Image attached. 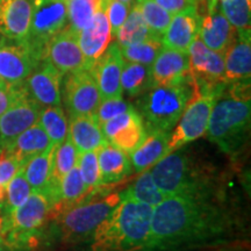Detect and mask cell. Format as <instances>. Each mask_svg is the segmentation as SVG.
Segmentation results:
<instances>
[{
	"label": "cell",
	"mask_w": 251,
	"mask_h": 251,
	"mask_svg": "<svg viewBox=\"0 0 251 251\" xmlns=\"http://www.w3.org/2000/svg\"><path fill=\"white\" fill-rule=\"evenodd\" d=\"M234 221L213 190L165 197L153 207L142 251H185L225 242Z\"/></svg>",
	"instance_id": "cell-1"
},
{
	"label": "cell",
	"mask_w": 251,
	"mask_h": 251,
	"mask_svg": "<svg viewBox=\"0 0 251 251\" xmlns=\"http://www.w3.org/2000/svg\"><path fill=\"white\" fill-rule=\"evenodd\" d=\"M227 85V84H226ZM213 106L206 137L227 155L236 153L250 130V80L229 83Z\"/></svg>",
	"instance_id": "cell-2"
},
{
	"label": "cell",
	"mask_w": 251,
	"mask_h": 251,
	"mask_svg": "<svg viewBox=\"0 0 251 251\" xmlns=\"http://www.w3.org/2000/svg\"><path fill=\"white\" fill-rule=\"evenodd\" d=\"M153 207L121 199L92 235V251H142L150 236Z\"/></svg>",
	"instance_id": "cell-3"
},
{
	"label": "cell",
	"mask_w": 251,
	"mask_h": 251,
	"mask_svg": "<svg viewBox=\"0 0 251 251\" xmlns=\"http://www.w3.org/2000/svg\"><path fill=\"white\" fill-rule=\"evenodd\" d=\"M194 92L190 76L180 84L153 86L139 100V112L147 133L170 131L179 120Z\"/></svg>",
	"instance_id": "cell-4"
},
{
	"label": "cell",
	"mask_w": 251,
	"mask_h": 251,
	"mask_svg": "<svg viewBox=\"0 0 251 251\" xmlns=\"http://www.w3.org/2000/svg\"><path fill=\"white\" fill-rule=\"evenodd\" d=\"M150 172L164 197L213 190L208 176L200 170L186 150L181 148L163 157L152 165Z\"/></svg>",
	"instance_id": "cell-5"
},
{
	"label": "cell",
	"mask_w": 251,
	"mask_h": 251,
	"mask_svg": "<svg viewBox=\"0 0 251 251\" xmlns=\"http://www.w3.org/2000/svg\"><path fill=\"white\" fill-rule=\"evenodd\" d=\"M121 201L120 193H112L103 198H91L90 201L79 202L62 213L59 229L63 240L77 243L92 237L97 227L101 224Z\"/></svg>",
	"instance_id": "cell-6"
},
{
	"label": "cell",
	"mask_w": 251,
	"mask_h": 251,
	"mask_svg": "<svg viewBox=\"0 0 251 251\" xmlns=\"http://www.w3.org/2000/svg\"><path fill=\"white\" fill-rule=\"evenodd\" d=\"M225 86L199 89L194 84L193 96L175 126L174 133L170 135L169 152L183 148L185 144L193 142L205 135L213 106Z\"/></svg>",
	"instance_id": "cell-7"
},
{
	"label": "cell",
	"mask_w": 251,
	"mask_h": 251,
	"mask_svg": "<svg viewBox=\"0 0 251 251\" xmlns=\"http://www.w3.org/2000/svg\"><path fill=\"white\" fill-rule=\"evenodd\" d=\"M68 25V0H31V19L26 43L42 61L47 43Z\"/></svg>",
	"instance_id": "cell-8"
},
{
	"label": "cell",
	"mask_w": 251,
	"mask_h": 251,
	"mask_svg": "<svg viewBox=\"0 0 251 251\" xmlns=\"http://www.w3.org/2000/svg\"><path fill=\"white\" fill-rule=\"evenodd\" d=\"M63 86V101L71 118L96 114L101 99L92 72L83 69L68 74Z\"/></svg>",
	"instance_id": "cell-9"
},
{
	"label": "cell",
	"mask_w": 251,
	"mask_h": 251,
	"mask_svg": "<svg viewBox=\"0 0 251 251\" xmlns=\"http://www.w3.org/2000/svg\"><path fill=\"white\" fill-rule=\"evenodd\" d=\"M188 76L199 89L226 85L224 55L208 49L199 36L188 49Z\"/></svg>",
	"instance_id": "cell-10"
},
{
	"label": "cell",
	"mask_w": 251,
	"mask_h": 251,
	"mask_svg": "<svg viewBox=\"0 0 251 251\" xmlns=\"http://www.w3.org/2000/svg\"><path fill=\"white\" fill-rule=\"evenodd\" d=\"M43 59H47L62 75L83 69L89 70L86 59L78 43V34L68 25L47 43Z\"/></svg>",
	"instance_id": "cell-11"
},
{
	"label": "cell",
	"mask_w": 251,
	"mask_h": 251,
	"mask_svg": "<svg viewBox=\"0 0 251 251\" xmlns=\"http://www.w3.org/2000/svg\"><path fill=\"white\" fill-rule=\"evenodd\" d=\"M101 131L107 142L129 155L148 136L142 118L134 107L102 124Z\"/></svg>",
	"instance_id": "cell-12"
},
{
	"label": "cell",
	"mask_w": 251,
	"mask_h": 251,
	"mask_svg": "<svg viewBox=\"0 0 251 251\" xmlns=\"http://www.w3.org/2000/svg\"><path fill=\"white\" fill-rule=\"evenodd\" d=\"M42 109L25 89L13 105L0 117V148H6L19 135L35 125Z\"/></svg>",
	"instance_id": "cell-13"
},
{
	"label": "cell",
	"mask_w": 251,
	"mask_h": 251,
	"mask_svg": "<svg viewBox=\"0 0 251 251\" xmlns=\"http://www.w3.org/2000/svg\"><path fill=\"white\" fill-rule=\"evenodd\" d=\"M63 75L47 59H42L25 80L28 96L42 108L61 106Z\"/></svg>",
	"instance_id": "cell-14"
},
{
	"label": "cell",
	"mask_w": 251,
	"mask_h": 251,
	"mask_svg": "<svg viewBox=\"0 0 251 251\" xmlns=\"http://www.w3.org/2000/svg\"><path fill=\"white\" fill-rule=\"evenodd\" d=\"M39 62L25 42H0V80L21 85Z\"/></svg>",
	"instance_id": "cell-15"
},
{
	"label": "cell",
	"mask_w": 251,
	"mask_h": 251,
	"mask_svg": "<svg viewBox=\"0 0 251 251\" xmlns=\"http://www.w3.org/2000/svg\"><path fill=\"white\" fill-rule=\"evenodd\" d=\"M125 59L118 42H113L90 69L98 85L100 99L122 98L121 71Z\"/></svg>",
	"instance_id": "cell-16"
},
{
	"label": "cell",
	"mask_w": 251,
	"mask_h": 251,
	"mask_svg": "<svg viewBox=\"0 0 251 251\" xmlns=\"http://www.w3.org/2000/svg\"><path fill=\"white\" fill-rule=\"evenodd\" d=\"M112 39L111 25L106 14V0L100 5L90 23L78 33V43L86 59L89 70L109 46Z\"/></svg>",
	"instance_id": "cell-17"
},
{
	"label": "cell",
	"mask_w": 251,
	"mask_h": 251,
	"mask_svg": "<svg viewBox=\"0 0 251 251\" xmlns=\"http://www.w3.org/2000/svg\"><path fill=\"white\" fill-rule=\"evenodd\" d=\"M188 65V52L163 47L150 67L151 87L183 83L187 79Z\"/></svg>",
	"instance_id": "cell-18"
},
{
	"label": "cell",
	"mask_w": 251,
	"mask_h": 251,
	"mask_svg": "<svg viewBox=\"0 0 251 251\" xmlns=\"http://www.w3.org/2000/svg\"><path fill=\"white\" fill-rule=\"evenodd\" d=\"M225 81L250 80L251 76V39L250 30H236L233 40L224 54Z\"/></svg>",
	"instance_id": "cell-19"
},
{
	"label": "cell",
	"mask_w": 251,
	"mask_h": 251,
	"mask_svg": "<svg viewBox=\"0 0 251 251\" xmlns=\"http://www.w3.org/2000/svg\"><path fill=\"white\" fill-rule=\"evenodd\" d=\"M30 19L31 0H0V34L6 40L25 42Z\"/></svg>",
	"instance_id": "cell-20"
},
{
	"label": "cell",
	"mask_w": 251,
	"mask_h": 251,
	"mask_svg": "<svg viewBox=\"0 0 251 251\" xmlns=\"http://www.w3.org/2000/svg\"><path fill=\"white\" fill-rule=\"evenodd\" d=\"M201 18L197 8L174 14L161 39L163 47L188 52L193 41L199 35Z\"/></svg>",
	"instance_id": "cell-21"
},
{
	"label": "cell",
	"mask_w": 251,
	"mask_h": 251,
	"mask_svg": "<svg viewBox=\"0 0 251 251\" xmlns=\"http://www.w3.org/2000/svg\"><path fill=\"white\" fill-rule=\"evenodd\" d=\"M236 30L218 6L214 11L207 12L205 17L201 18L198 36L207 48L224 55Z\"/></svg>",
	"instance_id": "cell-22"
},
{
	"label": "cell",
	"mask_w": 251,
	"mask_h": 251,
	"mask_svg": "<svg viewBox=\"0 0 251 251\" xmlns=\"http://www.w3.org/2000/svg\"><path fill=\"white\" fill-rule=\"evenodd\" d=\"M50 144L51 141L37 121L35 125L21 133L17 139H14L6 148L1 150L2 153L14 158L24 166L34 156L45 151Z\"/></svg>",
	"instance_id": "cell-23"
},
{
	"label": "cell",
	"mask_w": 251,
	"mask_h": 251,
	"mask_svg": "<svg viewBox=\"0 0 251 251\" xmlns=\"http://www.w3.org/2000/svg\"><path fill=\"white\" fill-rule=\"evenodd\" d=\"M97 151L101 185H109L125 179L131 174V164L128 153L122 151L106 141Z\"/></svg>",
	"instance_id": "cell-24"
},
{
	"label": "cell",
	"mask_w": 251,
	"mask_h": 251,
	"mask_svg": "<svg viewBox=\"0 0 251 251\" xmlns=\"http://www.w3.org/2000/svg\"><path fill=\"white\" fill-rule=\"evenodd\" d=\"M170 135L169 131H153L148 134L144 142L130 153V164L135 172L141 174L148 170L168 155Z\"/></svg>",
	"instance_id": "cell-25"
},
{
	"label": "cell",
	"mask_w": 251,
	"mask_h": 251,
	"mask_svg": "<svg viewBox=\"0 0 251 251\" xmlns=\"http://www.w3.org/2000/svg\"><path fill=\"white\" fill-rule=\"evenodd\" d=\"M69 133L78 153L97 150L106 142L96 114L71 118Z\"/></svg>",
	"instance_id": "cell-26"
},
{
	"label": "cell",
	"mask_w": 251,
	"mask_h": 251,
	"mask_svg": "<svg viewBox=\"0 0 251 251\" xmlns=\"http://www.w3.org/2000/svg\"><path fill=\"white\" fill-rule=\"evenodd\" d=\"M57 144L51 143L45 151L34 156L30 161L24 165L23 171L25 177L30 185L33 192L47 191L52 174L54 153Z\"/></svg>",
	"instance_id": "cell-27"
},
{
	"label": "cell",
	"mask_w": 251,
	"mask_h": 251,
	"mask_svg": "<svg viewBox=\"0 0 251 251\" xmlns=\"http://www.w3.org/2000/svg\"><path fill=\"white\" fill-rule=\"evenodd\" d=\"M152 37L151 31L147 26L142 13H141L139 4L137 2L133 4L127 19L122 24V26L119 28L117 35L114 37V39H117L119 47L131 46L135 43L142 42V41L152 39Z\"/></svg>",
	"instance_id": "cell-28"
},
{
	"label": "cell",
	"mask_w": 251,
	"mask_h": 251,
	"mask_svg": "<svg viewBox=\"0 0 251 251\" xmlns=\"http://www.w3.org/2000/svg\"><path fill=\"white\" fill-rule=\"evenodd\" d=\"M121 199L131 200L135 202L146 203L151 207H155L164 199L159 188L156 186L155 181L151 177L150 169L141 172V176L130 185L127 190L121 192Z\"/></svg>",
	"instance_id": "cell-29"
},
{
	"label": "cell",
	"mask_w": 251,
	"mask_h": 251,
	"mask_svg": "<svg viewBox=\"0 0 251 251\" xmlns=\"http://www.w3.org/2000/svg\"><path fill=\"white\" fill-rule=\"evenodd\" d=\"M121 87L128 96L136 97L151 87L150 67L140 63L126 62L121 71Z\"/></svg>",
	"instance_id": "cell-30"
},
{
	"label": "cell",
	"mask_w": 251,
	"mask_h": 251,
	"mask_svg": "<svg viewBox=\"0 0 251 251\" xmlns=\"http://www.w3.org/2000/svg\"><path fill=\"white\" fill-rule=\"evenodd\" d=\"M39 124L42 126L51 143L54 144L62 143L69 134L68 119L61 106L43 108Z\"/></svg>",
	"instance_id": "cell-31"
},
{
	"label": "cell",
	"mask_w": 251,
	"mask_h": 251,
	"mask_svg": "<svg viewBox=\"0 0 251 251\" xmlns=\"http://www.w3.org/2000/svg\"><path fill=\"white\" fill-rule=\"evenodd\" d=\"M136 2L140 6L141 13L152 36L161 40L170 24L172 14L157 4L155 0H136Z\"/></svg>",
	"instance_id": "cell-32"
},
{
	"label": "cell",
	"mask_w": 251,
	"mask_h": 251,
	"mask_svg": "<svg viewBox=\"0 0 251 251\" xmlns=\"http://www.w3.org/2000/svg\"><path fill=\"white\" fill-rule=\"evenodd\" d=\"M219 9L235 29L250 30L251 0H224L218 4Z\"/></svg>",
	"instance_id": "cell-33"
},
{
	"label": "cell",
	"mask_w": 251,
	"mask_h": 251,
	"mask_svg": "<svg viewBox=\"0 0 251 251\" xmlns=\"http://www.w3.org/2000/svg\"><path fill=\"white\" fill-rule=\"evenodd\" d=\"M162 48V41L152 37V39L142 41L135 45L120 47V50L126 62L140 63V64L151 67Z\"/></svg>",
	"instance_id": "cell-34"
},
{
	"label": "cell",
	"mask_w": 251,
	"mask_h": 251,
	"mask_svg": "<svg viewBox=\"0 0 251 251\" xmlns=\"http://www.w3.org/2000/svg\"><path fill=\"white\" fill-rule=\"evenodd\" d=\"M100 0H68V26L78 34L90 23Z\"/></svg>",
	"instance_id": "cell-35"
},
{
	"label": "cell",
	"mask_w": 251,
	"mask_h": 251,
	"mask_svg": "<svg viewBox=\"0 0 251 251\" xmlns=\"http://www.w3.org/2000/svg\"><path fill=\"white\" fill-rule=\"evenodd\" d=\"M31 187L25 177L23 169L6 184V198H5V211L9 214L13 209L26 201L30 196Z\"/></svg>",
	"instance_id": "cell-36"
},
{
	"label": "cell",
	"mask_w": 251,
	"mask_h": 251,
	"mask_svg": "<svg viewBox=\"0 0 251 251\" xmlns=\"http://www.w3.org/2000/svg\"><path fill=\"white\" fill-rule=\"evenodd\" d=\"M77 165L79 169L81 179L86 185V187L91 192L99 190L101 186V180H100V170L96 150L78 153Z\"/></svg>",
	"instance_id": "cell-37"
},
{
	"label": "cell",
	"mask_w": 251,
	"mask_h": 251,
	"mask_svg": "<svg viewBox=\"0 0 251 251\" xmlns=\"http://www.w3.org/2000/svg\"><path fill=\"white\" fill-rule=\"evenodd\" d=\"M131 108H133V106L127 101H125L122 98L101 100L96 111V117L100 126H101L106 121L118 117V115L122 114V113L128 112Z\"/></svg>",
	"instance_id": "cell-38"
},
{
	"label": "cell",
	"mask_w": 251,
	"mask_h": 251,
	"mask_svg": "<svg viewBox=\"0 0 251 251\" xmlns=\"http://www.w3.org/2000/svg\"><path fill=\"white\" fill-rule=\"evenodd\" d=\"M133 5L125 4L119 0H106V14H107L109 25H111L112 36L115 37L119 28L122 26L127 19Z\"/></svg>",
	"instance_id": "cell-39"
},
{
	"label": "cell",
	"mask_w": 251,
	"mask_h": 251,
	"mask_svg": "<svg viewBox=\"0 0 251 251\" xmlns=\"http://www.w3.org/2000/svg\"><path fill=\"white\" fill-rule=\"evenodd\" d=\"M24 84L11 85V84L0 80V117L13 105L15 100L24 93Z\"/></svg>",
	"instance_id": "cell-40"
},
{
	"label": "cell",
	"mask_w": 251,
	"mask_h": 251,
	"mask_svg": "<svg viewBox=\"0 0 251 251\" xmlns=\"http://www.w3.org/2000/svg\"><path fill=\"white\" fill-rule=\"evenodd\" d=\"M24 166L14 158L1 152L0 155V185H6Z\"/></svg>",
	"instance_id": "cell-41"
},
{
	"label": "cell",
	"mask_w": 251,
	"mask_h": 251,
	"mask_svg": "<svg viewBox=\"0 0 251 251\" xmlns=\"http://www.w3.org/2000/svg\"><path fill=\"white\" fill-rule=\"evenodd\" d=\"M155 1L170 14H176L191 8L199 9V5L203 0H155Z\"/></svg>",
	"instance_id": "cell-42"
},
{
	"label": "cell",
	"mask_w": 251,
	"mask_h": 251,
	"mask_svg": "<svg viewBox=\"0 0 251 251\" xmlns=\"http://www.w3.org/2000/svg\"><path fill=\"white\" fill-rule=\"evenodd\" d=\"M6 230H7V218L0 216V237H4Z\"/></svg>",
	"instance_id": "cell-43"
},
{
	"label": "cell",
	"mask_w": 251,
	"mask_h": 251,
	"mask_svg": "<svg viewBox=\"0 0 251 251\" xmlns=\"http://www.w3.org/2000/svg\"><path fill=\"white\" fill-rule=\"evenodd\" d=\"M214 251H249L247 248L243 247H226V248H220Z\"/></svg>",
	"instance_id": "cell-44"
},
{
	"label": "cell",
	"mask_w": 251,
	"mask_h": 251,
	"mask_svg": "<svg viewBox=\"0 0 251 251\" xmlns=\"http://www.w3.org/2000/svg\"><path fill=\"white\" fill-rule=\"evenodd\" d=\"M0 251H14L11 248V246L4 240V237H0Z\"/></svg>",
	"instance_id": "cell-45"
},
{
	"label": "cell",
	"mask_w": 251,
	"mask_h": 251,
	"mask_svg": "<svg viewBox=\"0 0 251 251\" xmlns=\"http://www.w3.org/2000/svg\"><path fill=\"white\" fill-rule=\"evenodd\" d=\"M206 1H207V11L208 12L214 11V9L218 7L219 0H206Z\"/></svg>",
	"instance_id": "cell-46"
},
{
	"label": "cell",
	"mask_w": 251,
	"mask_h": 251,
	"mask_svg": "<svg viewBox=\"0 0 251 251\" xmlns=\"http://www.w3.org/2000/svg\"><path fill=\"white\" fill-rule=\"evenodd\" d=\"M6 198V185H0V207L4 205Z\"/></svg>",
	"instance_id": "cell-47"
},
{
	"label": "cell",
	"mask_w": 251,
	"mask_h": 251,
	"mask_svg": "<svg viewBox=\"0 0 251 251\" xmlns=\"http://www.w3.org/2000/svg\"><path fill=\"white\" fill-rule=\"evenodd\" d=\"M119 1L125 2V4H128V5H133V1H134V0H119Z\"/></svg>",
	"instance_id": "cell-48"
},
{
	"label": "cell",
	"mask_w": 251,
	"mask_h": 251,
	"mask_svg": "<svg viewBox=\"0 0 251 251\" xmlns=\"http://www.w3.org/2000/svg\"><path fill=\"white\" fill-rule=\"evenodd\" d=\"M219 1H224V0H219Z\"/></svg>",
	"instance_id": "cell-49"
}]
</instances>
